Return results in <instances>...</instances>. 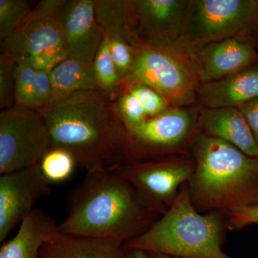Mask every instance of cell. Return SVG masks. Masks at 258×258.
Instances as JSON below:
<instances>
[{
  "mask_svg": "<svg viewBox=\"0 0 258 258\" xmlns=\"http://www.w3.org/2000/svg\"><path fill=\"white\" fill-rule=\"evenodd\" d=\"M192 112L187 107L169 108L135 128L126 129L125 162L157 158L179 145L192 128Z\"/></svg>",
  "mask_w": 258,
  "mask_h": 258,
  "instance_id": "obj_10",
  "label": "cell"
},
{
  "mask_svg": "<svg viewBox=\"0 0 258 258\" xmlns=\"http://www.w3.org/2000/svg\"><path fill=\"white\" fill-rule=\"evenodd\" d=\"M53 103L82 91H100L93 64L69 57L50 73Z\"/></svg>",
  "mask_w": 258,
  "mask_h": 258,
  "instance_id": "obj_20",
  "label": "cell"
},
{
  "mask_svg": "<svg viewBox=\"0 0 258 258\" xmlns=\"http://www.w3.org/2000/svg\"><path fill=\"white\" fill-rule=\"evenodd\" d=\"M32 10L25 0H0V39L4 41L20 28Z\"/></svg>",
  "mask_w": 258,
  "mask_h": 258,
  "instance_id": "obj_24",
  "label": "cell"
},
{
  "mask_svg": "<svg viewBox=\"0 0 258 258\" xmlns=\"http://www.w3.org/2000/svg\"><path fill=\"white\" fill-rule=\"evenodd\" d=\"M52 184L40 164L0 176V242L31 213L40 199L48 196Z\"/></svg>",
  "mask_w": 258,
  "mask_h": 258,
  "instance_id": "obj_11",
  "label": "cell"
},
{
  "mask_svg": "<svg viewBox=\"0 0 258 258\" xmlns=\"http://www.w3.org/2000/svg\"><path fill=\"white\" fill-rule=\"evenodd\" d=\"M149 258H179L175 257H171V256L165 255V254L153 253V252H147Z\"/></svg>",
  "mask_w": 258,
  "mask_h": 258,
  "instance_id": "obj_31",
  "label": "cell"
},
{
  "mask_svg": "<svg viewBox=\"0 0 258 258\" xmlns=\"http://www.w3.org/2000/svg\"><path fill=\"white\" fill-rule=\"evenodd\" d=\"M55 219L35 209L24 219L16 235L0 248V258H37L43 244L57 230Z\"/></svg>",
  "mask_w": 258,
  "mask_h": 258,
  "instance_id": "obj_18",
  "label": "cell"
},
{
  "mask_svg": "<svg viewBox=\"0 0 258 258\" xmlns=\"http://www.w3.org/2000/svg\"><path fill=\"white\" fill-rule=\"evenodd\" d=\"M195 155V171L188 185L197 210L228 211L258 203L257 158L203 134L197 139Z\"/></svg>",
  "mask_w": 258,
  "mask_h": 258,
  "instance_id": "obj_3",
  "label": "cell"
},
{
  "mask_svg": "<svg viewBox=\"0 0 258 258\" xmlns=\"http://www.w3.org/2000/svg\"><path fill=\"white\" fill-rule=\"evenodd\" d=\"M189 0H133L137 39L155 46L179 42Z\"/></svg>",
  "mask_w": 258,
  "mask_h": 258,
  "instance_id": "obj_12",
  "label": "cell"
},
{
  "mask_svg": "<svg viewBox=\"0 0 258 258\" xmlns=\"http://www.w3.org/2000/svg\"><path fill=\"white\" fill-rule=\"evenodd\" d=\"M113 101L117 114L127 130L138 126L149 118L142 102L126 90L120 87Z\"/></svg>",
  "mask_w": 258,
  "mask_h": 258,
  "instance_id": "obj_25",
  "label": "cell"
},
{
  "mask_svg": "<svg viewBox=\"0 0 258 258\" xmlns=\"http://www.w3.org/2000/svg\"><path fill=\"white\" fill-rule=\"evenodd\" d=\"M77 166L74 155L66 149L58 147L51 148L40 162L42 174L51 184L67 181Z\"/></svg>",
  "mask_w": 258,
  "mask_h": 258,
  "instance_id": "obj_23",
  "label": "cell"
},
{
  "mask_svg": "<svg viewBox=\"0 0 258 258\" xmlns=\"http://www.w3.org/2000/svg\"><path fill=\"white\" fill-rule=\"evenodd\" d=\"M15 62V106L38 111L52 105L50 72L38 71L25 61Z\"/></svg>",
  "mask_w": 258,
  "mask_h": 258,
  "instance_id": "obj_19",
  "label": "cell"
},
{
  "mask_svg": "<svg viewBox=\"0 0 258 258\" xmlns=\"http://www.w3.org/2000/svg\"><path fill=\"white\" fill-rule=\"evenodd\" d=\"M200 83L218 81L258 61V50L248 42L229 38L207 44L195 53Z\"/></svg>",
  "mask_w": 258,
  "mask_h": 258,
  "instance_id": "obj_14",
  "label": "cell"
},
{
  "mask_svg": "<svg viewBox=\"0 0 258 258\" xmlns=\"http://www.w3.org/2000/svg\"><path fill=\"white\" fill-rule=\"evenodd\" d=\"M229 38L258 50V0H189L179 40L189 52Z\"/></svg>",
  "mask_w": 258,
  "mask_h": 258,
  "instance_id": "obj_6",
  "label": "cell"
},
{
  "mask_svg": "<svg viewBox=\"0 0 258 258\" xmlns=\"http://www.w3.org/2000/svg\"><path fill=\"white\" fill-rule=\"evenodd\" d=\"M134 62L129 77L157 91L170 108L197 103L200 83L195 55L181 42L155 46L135 39ZM126 79V80H127Z\"/></svg>",
  "mask_w": 258,
  "mask_h": 258,
  "instance_id": "obj_5",
  "label": "cell"
},
{
  "mask_svg": "<svg viewBox=\"0 0 258 258\" xmlns=\"http://www.w3.org/2000/svg\"><path fill=\"white\" fill-rule=\"evenodd\" d=\"M226 227L228 230H240L247 226L258 224V203L243 205L227 211Z\"/></svg>",
  "mask_w": 258,
  "mask_h": 258,
  "instance_id": "obj_28",
  "label": "cell"
},
{
  "mask_svg": "<svg viewBox=\"0 0 258 258\" xmlns=\"http://www.w3.org/2000/svg\"><path fill=\"white\" fill-rule=\"evenodd\" d=\"M120 87L132 93L142 102L149 118L157 116L170 108L164 97L143 83L127 79L122 83Z\"/></svg>",
  "mask_w": 258,
  "mask_h": 258,
  "instance_id": "obj_26",
  "label": "cell"
},
{
  "mask_svg": "<svg viewBox=\"0 0 258 258\" xmlns=\"http://www.w3.org/2000/svg\"><path fill=\"white\" fill-rule=\"evenodd\" d=\"M51 149L45 120L38 111L14 106L0 113V174L40 164Z\"/></svg>",
  "mask_w": 258,
  "mask_h": 258,
  "instance_id": "obj_8",
  "label": "cell"
},
{
  "mask_svg": "<svg viewBox=\"0 0 258 258\" xmlns=\"http://www.w3.org/2000/svg\"><path fill=\"white\" fill-rule=\"evenodd\" d=\"M66 1L40 2L25 23L2 42L3 52L15 61H25L38 71L50 73L69 58L59 18Z\"/></svg>",
  "mask_w": 258,
  "mask_h": 258,
  "instance_id": "obj_7",
  "label": "cell"
},
{
  "mask_svg": "<svg viewBox=\"0 0 258 258\" xmlns=\"http://www.w3.org/2000/svg\"><path fill=\"white\" fill-rule=\"evenodd\" d=\"M258 143V98L239 107Z\"/></svg>",
  "mask_w": 258,
  "mask_h": 258,
  "instance_id": "obj_29",
  "label": "cell"
},
{
  "mask_svg": "<svg viewBox=\"0 0 258 258\" xmlns=\"http://www.w3.org/2000/svg\"><path fill=\"white\" fill-rule=\"evenodd\" d=\"M93 69L100 91L114 100L119 91L122 82L113 62L109 45L105 35L95 56Z\"/></svg>",
  "mask_w": 258,
  "mask_h": 258,
  "instance_id": "obj_22",
  "label": "cell"
},
{
  "mask_svg": "<svg viewBox=\"0 0 258 258\" xmlns=\"http://www.w3.org/2000/svg\"><path fill=\"white\" fill-rule=\"evenodd\" d=\"M200 120L208 135L225 141L248 157L258 159L257 140L238 108H204Z\"/></svg>",
  "mask_w": 258,
  "mask_h": 258,
  "instance_id": "obj_17",
  "label": "cell"
},
{
  "mask_svg": "<svg viewBox=\"0 0 258 258\" xmlns=\"http://www.w3.org/2000/svg\"><path fill=\"white\" fill-rule=\"evenodd\" d=\"M222 232L221 217L199 213L186 183L162 216L124 247L179 258H231L222 248Z\"/></svg>",
  "mask_w": 258,
  "mask_h": 258,
  "instance_id": "obj_4",
  "label": "cell"
},
{
  "mask_svg": "<svg viewBox=\"0 0 258 258\" xmlns=\"http://www.w3.org/2000/svg\"><path fill=\"white\" fill-rule=\"evenodd\" d=\"M258 98V61L218 81L202 83L197 103L205 109L239 108Z\"/></svg>",
  "mask_w": 258,
  "mask_h": 258,
  "instance_id": "obj_15",
  "label": "cell"
},
{
  "mask_svg": "<svg viewBox=\"0 0 258 258\" xmlns=\"http://www.w3.org/2000/svg\"><path fill=\"white\" fill-rule=\"evenodd\" d=\"M195 162L153 158L123 163L118 172L161 215L170 208L181 186L189 182Z\"/></svg>",
  "mask_w": 258,
  "mask_h": 258,
  "instance_id": "obj_9",
  "label": "cell"
},
{
  "mask_svg": "<svg viewBox=\"0 0 258 258\" xmlns=\"http://www.w3.org/2000/svg\"><path fill=\"white\" fill-rule=\"evenodd\" d=\"M124 244L102 237L57 232L42 246L37 258H125Z\"/></svg>",
  "mask_w": 258,
  "mask_h": 258,
  "instance_id": "obj_16",
  "label": "cell"
},
{
  "mask_svg": "<svg viewBox=\"0 0 258 258\" xmlns=\"http://www.w3.org/2000/svg\"><path fill=\"white\" fill-rule=\"evenodd\" d=\"M66 210L58 232L123 244L145 232L161 215L117 169L86 173L70 191Z\"/></svg>",
  "mask_w": 258,
  "mask_h": 258,
  "instance_id": "obj_2",
  "label": "cell"
},
{
  "mask_svg": "<svg viewBox=\"0 0 258 258\" xmlns=\"http://www.w3.org/2000/svg\"><path fill=\"white\" fill-rule=\"evenodd\" d=\"M97 22L108 40L132 42L137 38L133 0H95Z\"/></svg>",
  "mask_w": 258,
  "mask_h": 258,
  "instance_id": "obj_21",
  "label": "cell"
},
{
  "mask_svg": "<svg viewBox=\"0 0 258 258\" xmlns=\"http://www.w3.org/2000/svg\"><path fill=\"white\" fill-rule=\"evenodd\" d=\"M51 148L66 149L87 172L116 169L125 162L127 130L114 101L101 91L75 93L38 110Z\"/></svg>",
  "mask_w": 258,
  "mask_h": 258,
  "instance_id": "obj_1",
  "label": "cell"
},
{
  "mask_svg": "<svg viewBox=\"0 0 258 258\" xmlns=\"http://www.w3.org/2000/svg\"><path fill=\"white\" fill-rule=\"evenodd\" d=\"M15 64L8 54L0 55V108L3 110L15 106Z\"/></svg>",
  "mask_w": 258,
  "mask_h": 258,
  "instance_id": "obj_27",
  "label": "cell"
},
{
  "mask_svg": "<svg viewBox=\"0 0 258 258\" xmlns=\"http://www.w3.org/2000/svg\"><path fill=\"white\" fill-rule=\"evenodd\" d=\"M59 18L69 57L93 64L104 38V32L97 22L95 0H66Z\"/></svg>",
  "mask_w": 258,
  "mask_h": 258,
  "instance_id": "obj_13",
  "label": "cell"
},
{
  "mask_svg": "<svg viewBox=\"0 0 258 258\" xmlns=\"http://www.w3.org/2000/svg\"><path fill=\"white\" fill-rule=\"evenodd\" d=\"M125 248V258H149V254L142 249Z\"/></svg>",
  "mask_w": 258,
  "mask_h": 258,
  "instance_id": "obj_30",
  "label": "cell"
}]
</instances>
